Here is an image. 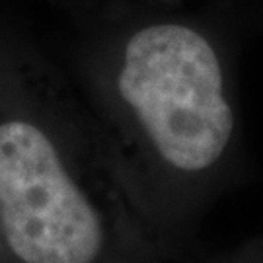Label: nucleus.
I'll use <instances>...</instances> for the list:
<instances>
[{
  "mask_svg": "<svg viewBox=\"0 0 263 263\" xmlns=\"http://www.w3.org/2000/svg\"><path fill=\"white\" fill-rule=\"evenodd\" d=\"M119 94L168 166L203 172L234 133L215 49L195 29L158 24L137 31L123 53Z\"/></svg>",
  "mask_w": 263,
  "mask_h": 263,
  "instance_id": "f257e3e1",
  "label": "nucleus"
},
{
  "mask_svg": "<svg viewBox=\"0 0 263 263\" xmlns=\"http://www.w3.org/2000/svg\"><path fill=\"white\" fill-rule=\"evenodd\" d=\"M0 230L24 263H94L104 248L98 211L26 121L0 125Z\"/></svg>",
  "mask_w": 263,
  "mask_h": 263,
  "instance_id": "f03ea898",
  "label": "nucleus"
},
{
  "mask_svg": "<svg viewBox=\"0 0 263 263\" xmlns=\"http://www.w3.org/2000/svg\"><path fill=\"white\" fill-rule=\"evenodd\" d=\"M0 232H2V230H0Z\"/></svg>",
  "mask_w": 263,
  "mask_h": 263,
  "instance_id": "7ed1b4c3",
  "label": "nucleus"
}]
</instances>
